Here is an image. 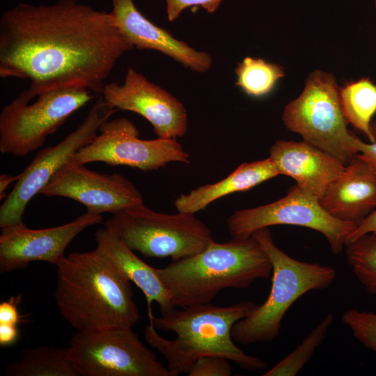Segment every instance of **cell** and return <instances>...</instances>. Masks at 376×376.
Masks as SVG:
<instances>
[{"label": "cell", "mask_w": 376, "mask_h": 376, "mask_svg": "<svg viewBox=\"0 0 376 376\" xmlns=\"http://www.w3.org/2000/svg\"><path fill=\"white\" fill-rule=\"evenodd\" d=\"M320 202L333 217L357 226L376 209V173L357 154Z\"/></svg>", "instance_id": "cell-18"}, {"label": "cell", "mask_w": 376, "mask_h": 376, "mask_svg": "<svg viewBox=\"0 0 376 376\" xmlns=\"http://www.w3.org/2000/svg\"><path fill=\"white\" fill-rule=\"evenodd\" d=\"M375 8H376V0H375Z\"/></svg>", "instance_id": "cell-35"}, {"label": "cell", "mask_w": 376, "mask_h": 376, "mask_svg": "<svg viewBox=\"0 0 376 376\" xmlns=\"http://www.w3.org/2000/svg\"><path fill=\"white\" fill-rule=\"evenodd\" d=\"M19 179V175H11L3 173L0 176V198L1 200L6 196V190L8 187L13 182Z\"/></svg>", "instance_id": "cell-33"}, {"label": "cell", "mask_w": 376, "mask_h": 376, "mask_svg": "<svg viewBox=\"0 0 376 376\" xmlns=\"http://www.w3.org/2000/svg\"><path fill=\"white\" fill-rule=\"evenodd\" d=\"M278 175L269 157L243 163L223 180L180 194L175 201V207L178 212L195 214L223 196L251 189Z\"/></svg>", "instance_id": "cell-20"}, {"label": "cell", "mask_w": 376, "mask_h": 376, "mask_svg": "<svg viewBox=\"0 0 376 376\" xmlns=\"http://www.w3.org/2000/svg\"><path fill=\"white\" fill-rule=\"evenodd\" d=\"M372 232H376V209L366 217L355 227L349 235L346 244L354 241L365 234Z\"/></svg>", "instance_id": "cell-31"}, {"label": "cell", "mask_w": 376, "mask_h": 376, "mask_svg": "<svg viewBox=\"0 0 376 376\" xmlns=\"http://www.w3.org/2000/svg\"><path fill=\"white\" fill-rule=\"evenodd\" d=\"M256 306L253 301L243 300L225 306L207 304L173 308L159 317L150 311L144 337L164 356L175 376L188 374L203 357H224L247 370H263L267 368V362L246 354L231 335L233 325Z\"/></svg>", "instance_id": "cell-2"}, {"label": "cell", "mask_w": 376, "mask_h": 376, "mask_svg": "<svg viewBox=\"0 0 376 376\" xmlns=\"http://www.w3.org/2000/svg\"><path fill=\"white\" fill-rule=\"evenodd\" d=\"M352 142L358 151L357 155L376 173V141L367 143L353 135Z\"/></svg>", "instance_id": "cell-30"}, {"label": "cell", "mask_w": 376, "mask_h": 376, "mask_svg": "<svg viewBox=\"0 0 376 376\" xmlns=\"http://www.w3.org/2000/svg\"><path fill=\"white\" fill-rule=\"evenodd\" d=\"M282 119L289 130L345 166L358 153L352 142L354 134L347 127L340 88L332 73L311 72L300 95L285 105Z\"/></svg>", "instance_id": "cell-7"}, {"label": "cell", "mask_w": 376, "mask_h": 376, "mask_svg": "<svg viewBox=\"0 0 376 376\" xmlns=\"http://www.w3.org/2000/svg\"><path fill=\"white\" fill-rule=\"evenodd\" d=\"M40 194L75 200L87 211L100 214H115L143 203L140 191L121 174L100 173L70 161L54 174Z\"/></svg>", "instance_id": "cell-13"}, {"label": "cell", "mask_w": 376, "mask_h": 376, "mask_svg": "<svg viewBox=\"0 0 376 376\" xmlns=\"http://www.w3.org/2000/svg\"><path fill=\"white\" fill-rule=\"evenodd\" d=\"M333 321L334 316L332 313H328L292 352L267 370L263 375H296L311 358L315 350L323 342Z\"/></svg>", "instance_id": "cell-25"}, {"label": "cell", "mask_w": 376, "mask_h": 376, "mask_svg": "<svg viewBox=\"0 0 376 376\" xmlns=\"http://www.w3.org/2000/svg\"><path fill=\"white\" fill-rule=\"evenodd\" d=\"M342 321L354 337L376 354V313L351 308L342 315Z\"/></svg>", "instance_id": "cell-26"}, {"label": "cell", "mask_w": 376, "mask_h": 376, "mask_svg": "<svg viewBox=\"0 0 376 376\" xmlns=\"http://www.w3.org/2000/svg\"><path fill=\"white\" fill-rule=\"evenodd\" d=\"M269 157L279 175L291 177L296 185L319 200L345 169L336 157L304 140L276 141Z\"/></svg>", "instance_id": "cell-17"}, {"label": "cell", "mask_w": 376, "mask_h": 376, "mask_svg": "<svg viewBox=\"0 0 376 376\" xmlns=\"http://www.w3.org/2000/svg\"><path fill=\"white\" fill-rule=\"evenodd\" d=\"M118 109L99 96L79 127L55 146L39 150L0 207V227L23 223L29 202L40 193L54 174L80 148L97 135L100 125Z\"/></svg>", "instance_id": "cell-11"}, {"label": "cell", "mask_w": 376, "mask_h": 376, "mask_svg": "<svg viewBox=\"0 0 376 376\" xmlns=\"http://www.w3.org/2000/svg\"><path fill=\"white\" fill-rule=\"evenodd\" d=\"M251 235L261 244L271 262L272 287L266 300L232 328L233 340L243 345L275 339L290 306L305 293L328 288L336 277V269L331 266L300 261L283 252L275 244L267 227L256 230Z\"/></svg>", "instance_id": "cell-5"}, {"label": "cell", "mask_w": 376, "mask_h": 376, "mask_svg": "<svg viewBox=\"0 0 376 376\" xmlns=\"http://www.w3.org/2000/svg\"><path fill=\"white\" fill-rule=\"evenodd\" d=\"M21 301V295L11 297L0 304V323L17 325L24 322V315H21L17 305Z\"/></svg>", "instance_id": "cell-29"}, {"label": "cell", "mask_w": 376, "mask_h": 376, "mask_svg": "<svg viewBox=\"0 0 376 376\" xmlns=\"http://www.w3.org/2000/svg\"><path fill=\"white\" fill-rule=\"evenodd\" d=\"M99 132L100 134L69 161L81 165L102 162L143 171L157 170L170 162H190L189 155L176 139H140L136 127L125 117L108 119L100 125Z\"/></svg>", "instance_id": "cell-12"}, {"label": "cell", "mask_w": 376, "mask_h": 376, "mask_svg": "<svg viewBox=\"0 0 376 376\" xmlns=\"http://www.w3.org/2000/svg\"><path fill=\"white\" fill-rule=\"evenodd\" d=\"M102 217L86 211L65 224L44 229H30L24 223L1 228L0 272L26 268L34 261L57 266L65 258L70 242L91 226L101 223Z\"/></svg>", "instance_id": "cell-15"}, {"label": "cell", "mask_w": 376, "mask_h": 376, "mask_svg": "<svg viewBox=\"0 0 376 376\" xmlns=\"http://www.w3.org/2000/svg\"><path fill=\"white\" fill-rule=\"evenodd\" d=\"M223 0H165L166 15L169 22L176 19L181 13L191 6H201L207 13L215 12Z\"/></svg>", "instance_id": "cell-28"}, {"label": "cell", "mask_w": 376, "mask_h": 376, "mask_svg": "<svg viewBox=\"0 0 376 376\" xmlns=\"http://www.w3.org/2000/svg\"><path fill=\"white\" fill-rule=\"evenodd\" d=\"M68 351L79 376H175L132 327L77 331Z\"/></svg>", "instance_id": "cell-9"}, {"label": "cell", "mask_w": 376, "mask_h": 376, "mask_svg": "<svg viewBox=\"0 0 376 376\" xmlns=\"http://www.w3.org/2000/svg\"><path fill=\"white\" fill-rule=\"evenodd\" d=\"M101 96L118 110L144 117L158 138L176 139L187 132L188 116L183 104L132 68L127 69L123 84H105Z\"/></svg>", "instance_id": "cell-14"}, {"label": "cell", "mask_w": 376, "mask_h": 376, "mask_svg": "<svg viewBox=\"0 0 376 376\" xmlns=\"http://www.w3.org/2000/svg\"><path fill=\"white\" fill-rule=\"evenodd\" d=\"M155 269L174 307L210 304L227 288L246 289L257 279L272 277L269 258L252 235L214 240L203 251Z\"/></svg>", "instance_id": "cell-4"}, {"label": "cell", "mask_w": 376, "mask_h": 376, "mask_svg": "<svg viewBox=\"0 0 376 376\" xmlns=\"http://www.w3.org/2000/svg\"><path fill=\"white\" fill-rule=\"evenodd\" d=\"M232 237L251 236L256 230L274 225H293L313 229L327 239L331 251L340 253L356 224L327 212L320 200L295 185L283 198L253 208L235 211L226 220Z\"/></svg>", "instance_id": "cell-10"}, {"label": "cell", "mask_w": 376, "mask_h": 376, "mask_svg": "<svg viewBox=\"0 0 376 376\" xmlns=\"http://www.w3.org/2000/svg\"><path fill=\"white\" fill-rule=\"evenodd\" d=\"M235 85L246 95L262 97L269 93L279 79L285 76L283 68L262 58L245 57L235 69Z\"/></svg>", "instance_id": "cell-23"}, {"label": "cell", "mask_w": 376, "mask_h": 376, "mask_svg": "<svg viewBox=\"0 0 376 376\" xmlns=\"http://www.w3.org/2000/svg\"><path fill=\"white\" fill-rule=\"evenodd\" d=\"M134 47L111 13L78 0L19 3L0 17V76L30 81L22 93L81 87L101 95L117 61Z\"/></svg>", "instance_id": "cell-1"}, {"label": "cell", "mask_w": 376, "mask_h": 376, "mask_svg": "<svg viewBox=\"0 0 376 376\" xmlns=\"http://www.w3.org/2000/svg\"><path fill=\"white\" fill-rule=\"evenodd\" d=\"M194 214L157 212L141 203L113 214L104 225L145 257L175 260L194 255L214 241L210 228Z\"/></svg>", "instance_id": "cell-6"}, {"label": "cell", "mask_w": 376, "mask_h": 376, "mask_svg": "<svg viewBox=\"0 0 376 376\" xmlns=\"http://www.w3.org/2000/svg\"><path fill=\"white\" fill-rule=\"evenodd\" d=\"M97 248L130 282L144 294L150 311V303L155 301L161 314L172 310L171 295L152 267L140 259L118 235L105 227L95 233Z\"/></svg>", "instance_id": "cell-19"}, {"label": "cell", "mask_w": 376, "mask_h": 376, "mask_svg": "<svg viewBox=\"0 0 376 376\" xmlns=\"http://www.w3.org/2000/svg\"><path fill=\"white\" fill-rule=\"evenodd\" d=\"M54 299L77 331L132 327L140 318L131 282L97 249L72 252L56 266Z\"/></svg>", "instance_id": "cell-3"}, {"label": "cell", "mask_w": 376, "mask_h": 376, "mask_svg": "<svg viewBox=\"0 0 376 376\" xmlns=\"http://www.w3.org/2000/svg\"><path fill=\"white\" fill-rule=\"evenodd\" d=\"M19 336L17 325L0 323V345L8 346L13 344Z\"/></svg>", "instance_id": "cell-32"}, {"label": "cell", "mask_w": 376, "mask_h": 376, "mask_svg": "<svg viewBox=\"0 0 376 376\" xmlns=\"http://www.w3.org/2000/svg\"><path fill=\"white\" fill-rule=\"evenodd\" d=\"M31 104L21 93L0 113V150L24 156L41 147L76 111L97 95L85 88L51 90L37 95Z\"/></svg>", "instance_id": "cell-8"}, {"label": "cell", "mask_w": 376, "mask_h": 376, "mask_svg": "<svg viewBox=\"0 0 376 376\" xmlns=\"http://www.w3.org/2000/svg\"><path fill=\"white\" fill-rule=\"evenodd\" d=\"M347 263L368 292L376 296V232L345 245Z\"/></svg>", "instance_id": "cell-24"}, {"label": "cell", "mask_w": 376, "mask_h": 376, "mask_svg": "<svg viewBox=\"0 0 376 376\" xmlns=\"http://www.w3.org/2000/svg\"><path fill=\"white\" fill-rule=\"evenodd\" d=\"M111 1L116 26L134 47L158 51L196 72L210 69L212 59L209 54L196 50L150 22L133 0Z\"/></svg>", "instance_id": "cell-16"}, {"label": "cell", "mask_w": 376, "mask_h": 376, "mask_svg": "<svg viewBox=\"0 0 376 376\" xmlns=\"http://www.w3.org/2000/svg\"><path fill=\"white\" fill-rule=\"evenodd\" d=\"M340 98L347 123L363 133L370 143L376 141L371 130L376 113V84L368 78L351 81L340 88Z\"/></svg>", "instance_id": "cell-22"}, {"label": "cell", "mask_w": 376, "mask_h": 376, "mask_svg": "<svg viewBox=\"0 0 376 376\" xmlns=\"http://www.w3.org/2000/svg\"><path fill=\"white\" fill-rule=\"evenodd\" d=\"M20 361L8 363V376H79L68 357V347L42 346L22 352Z\"/></svg>", "instance_id": "cell-21"}, {"label": "cell", "mask_w": 376, "mask_h": 376, "mask_svg": "<svg viewBox=\"0 0 376 376\" xmlns=\"http://www.w3.org/2000/svg\"><path fill=\"white\" fill-rule=\"evenodd\" d=\"M230 361L220 357L198 359L188 373L189 376H230L233 374Z\"/></svg>", "instance_id": "cell-27"}, {"label": "cell", "mask_w": 376, "mask_h": 376, "mask_svg": "<svg viewBox=\"0 0 376 376\" xmlns=\"http://www.w3.org/2000/svg\"><path fill=\"white\" fill-rule=\"evenodd\" d=\"M371 130L373 135L376 139V120L371 123Z\"/></svg>", "instance_id": "cell-34"}]
</instances>
